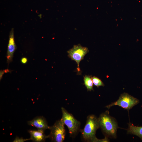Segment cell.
I'll list each match as a JSON object with an SVG mask.
<instances>
[{
    "label": "cell",
    "instance_id": "1",
    "mask_svg": "<svg viewBox=\"0 0 142 142\" xmlns=\"http://www.w3.org/2000/svg\"><path fill=\"white\" fill-rule=\"evenodd\" d=\"M100 128L105 136L115 138L118 128L115 119L109 114L107 110L100 114L98 118Z\"/></svg>",
    "mask_w": 142,
    "mask_h": 142
},
{
    "label": "cell",
    "instance_id": "2",
    "mask_svg": "<svg viewBox=\"0 0 142 142\" xmlns=\"http://www.w3.org/2000/svg\"><path fill=\"white\" fill-rule=\"evenodd\" d=\"M99 128L98 118L93 114L88 115L84 128L80 131L83 139L86 142H99V139L96 136L97 130Z\"/></svg>",
    "mask_w": 142,
    "mask_h": 142
},
{
    "label": "cell",
    "instance_id": "3",
    "mask_svg": "<svg viewBox=\"0 0 142 142\" xmlns=\"http://www.w3.org/2000/svg\"><path fill=\"white\" fill-rule=\"evenodd\" d=\"M62 116L61 120L68 129L70 135L74 138L80 131V123L63 107L61 108Z\"/></svg>",
    "mask_w": 142,
    "mask_h": 142
},
{
    "label": "cell",
    "instance_id": "4",
    "mask_svg": "<svg viewBox=\"0 0 142 142\" xmlns=\"http://www.w3.org/2000/svg\"><path fill=\"white\" fill-rule=\"evenodd\" d=\"M65 124L61 120H57L49 129L50 133L49 138L51 141L54 142H63L65 139Z\"/></svg>",
    "mask_w": 142,
    "mask_h": 142
},
{
    "label": "cell",
    "instance_id": "5",
    "mask_svg": "<svg viewBox=\"0 0 142 142\" xmlns=\"http://www.w3.org/2000/svg\"><path fill=\"white\" fill-rule=\"evenodd\" d=\"M139 102V100L137 98L127 93H124L120 95L117 101L107 105L106 107L109 109L113 106L118 105L129 110Z\"/></svg>",
    "mask_w": 142,
    "mask_h": 142
},
{
    "label": "cell",
    "instance_id": "6",
    "mask_svg": "<svg viewBox=\"0 0 142 142\" xmlns=\"http://www.w3.org/2000/svg\"><path fill=\"white\" fill-rule=\"evenodd\" d=\"M89 51L87 48L83 47L80 44L74 45L72 48L67 51L68 56L77 63L78 72L80 71L79 68L80 61L84 59V56Z\"/></svg>",
    "mask_w": 142,
    "mask_h": 142
},
{
    "label": "cell",
    "instance_id": "7",
    "mask_svg": "<svg viewBox=\"0 0 142 142\" xmlns=\"http://www.w3.org/2000/svg\"><path fill=\"white\" fill-rule=\"evenodd\" d=\"M15 43L14 29L12 28L9 32L7 55V63L9 64L12 60L13 54L16 49Z\"/></svg>",
    "mask_w": 142,
    "mask_h": 142
},
{
    "label": "cell",
    "instance_id": "8",
    "mask_svg": "<svg viewBox=\"0 0 142 142\" xmlns=\"http://www.w3.org/2000/svg\"><path fill=\"white\" fill-rule=\"evenodd\" d=\"M29 125L34 126L38 130L45 131L47 129H49L50 126L48 125L45 118L43 116H37L32 120L27 122Z\"/></svg>",
    "mask_w": 142,
    "mask_h": 142
},
{
    "label": "cell",
    "instance_id": "9",
    "mask_svg": "<svg viewBox=\"0 0 142 142\" xmlns=\"http://www.w3.org/2000/svg\"><path fill=\"white\" fill-rule=\"evenodd\" d=\"M28 131L30 135V140L33 141L44 142L47 138H49V135H46L44 133V131L29 130Z\"/></svg>",
    "mask_w": 142,
    "mask_h": 142
},
{
    "label": "cell",
    "instance_id": "10",
    "mask_svg": "<svg viewBox=\"0 0 142 142\" xmlns=\"http://www.w3.org/2000/svg\"><path fill=\"white\" fill-rule=\"evenodd\" d=\"M127 130L128 134L136 135L142 140V126H135L130 123L128 124Z\"/></svg>",
    "mask_w": 142,
    "mask_h": 142
},
{
    "label": "cell",
    "instance_id": "11",
    "mask_svg": "<svg viewBox=\"0 0 142 142\" xmlns=\"http://www.w3.org/2000/svg\"><path fill=\"white\" fill-rule=\"evenodd\" d=\"M84 84L88 91H90L93 90V84L92 77L90 76L85 75L84 77Z\"/></svg>",
    "mask_w": 142,
    "mask_h": 142
},
{
    "label": "cell",
    "instance_id": "12",
    "mask_svg": "<svg viewBox=\"0 0 142 142\" xmlns=\"http://www.w3.org/2000/svg\"><path fill=\"white\" fill-rule=\"evenodd\" d=\"M93 84L98 88L100 86H104V85L102 81L98 77L95 76L92 77Z\"/></svg>",
    "mask_w": 142,
    "mask_h": 142
},
{
    "label": "cell",
    "instance_id": "13",
    "mask_svg": "<svg viewBox=\"0 0 142 142\" xmlns=\"http://www.w3.org/2000/svg\"><path fill=\"white\" fill-rule=\"evenodd\" d=\"M30 139H24L23 138H19L18 137H16L14 139L13 141L14 142H23L26 141L30 140Z\"/></svg>",
    "mask_w": 142,
    "mask_h": 142
},
{
    "label": "cell",
    "instance_id": "14",
    "mask_svg": "<svg viewBox=\"0 0 142 142\" xmlns=\"http://www.w3.org/2000/svg\"><path fill=\"white\" fill-rule=\"evenodd\" d=\"M28 61L27 58L25 57L22 58L21 59V62L23 64H25L27 63Z\"/></svg>",
    "mask_w": 142,
    "mask_h": 142
},
{
    "label": "cell",
    "instance_id": "15",
    "mask_svg": "<svg viewBox=\"0 0 142 142\" xmlns=\"http://www.w3.org/2000/svg\"><path fill=\"white\" fill-rule=\"evenodd\" d=\"M5 72L4 71V70H0V80L2 79L3 75L4 73H5Z\"/></svg>",
    "mask_w": 142,
    "mask_h": 142
}]
</instances>
